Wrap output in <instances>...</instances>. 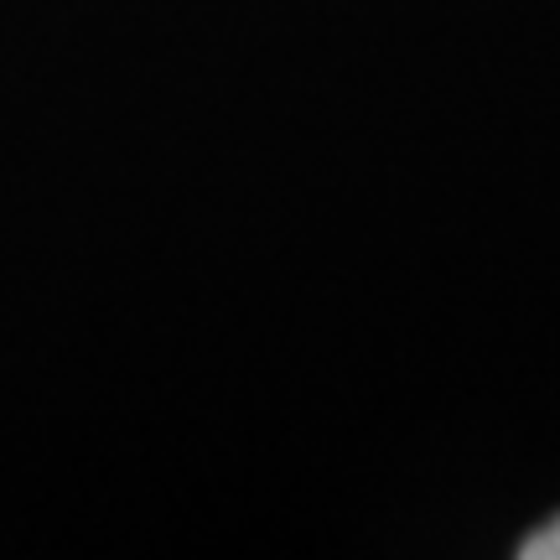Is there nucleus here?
<instances>
[{"label":"nucleus","instance_id":"nucleus-1","mask_svg":"<svg viewBox=\"0 0 560 560\" xmlns=\"http://www.w3.org/2000/svg\"><path fill=\"white\" fill-rule=\"evenodd\" d=\"M524 560H560V520H550L545 529H535L529 540L520 545Z\"/></svg>","mask_w":560,"mask_h":560}]
</instances>
